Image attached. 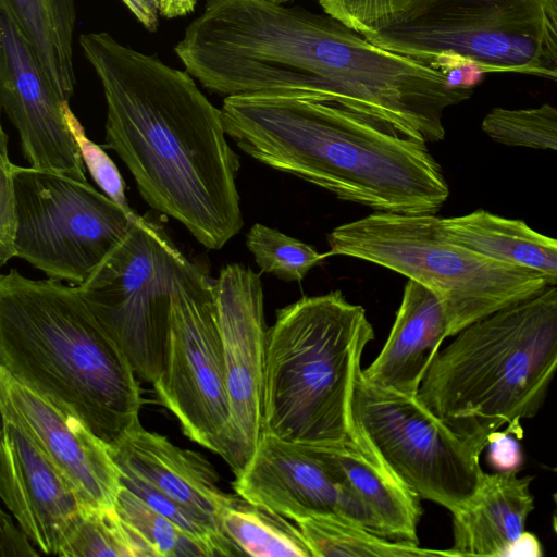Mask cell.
Wrapping results in <instances>:
<instances>
[{
  "mask_svg": "<svg viewBox=\"0 0 557 557\" xmlns=\"http://www.w3.org/2000/svg\"><path fill=\"white\" fill-rule=\"evenodd\" d=\"M174 51L202 87L224 97L332 102L426 143L445 137L444 111L473 92L325 12L267 0H207Z\"/></svg>",
  "mask_w": 557,
  "mask_h": 557,
  "instance_id": "6da1fadb",
  "label": "cell"
},
{
  "mask_svg": "<svg viewBox=\"0 0 557 557\" xmlns=\"http://www.w3.org/2000/svg\"><path fill=\"white\" fill-rule=\"evenodd\" d=\"M79 46L107 103L106 143L151 209L219 250L243 227L236 176L239 157L226 140L221 109L193 76L106 32Z\"/></svg>",
  "mask_w": 557,
  "mask_h": 557,
  "instance_id": "7a4b0ae2",
  "label": "cell"
},
{
  "mask_svg": "<svg viewBox=\"0 0 557 557\" xmlns=\"http://www.w3.org/2000/svg\"><path fill=\"white\" fill-rule=\"evenodd\" d=\"M227 136L249 157L375 211L436 214L449 196L426 141L332 102L224 97Z\"/></svg>",
  "mask_w": 557,
  "mask_h": 557,
  "instance_id": "3957f363",
  "label": "cell"
},
{
  "mask_svg": "<svg viewBox=\"0 0 557 557\" xmlns=\"http://www.w3.org/2000/svg\"><path fill=\"white\" fill-rule=\"evenodd\" d=\"M61 282L0 275V368L110 445L140 423L141 387L78 287Z\"/></svg>",
  "mask_w": 557,
  "mask_h": 557,
  "instance_id": "277c9868",
  "label": "cell"
},
{
  "mask_svg": "<svg viewBox=\"0 0 557 557\" xmlns=\"http://www.w3.org/2000/svg\"><path fill=\"white\" fill-rule=\"evenodd\" d=\"M557 375V286L478 320L438 350L418 399L481 453L541 409Z\"/></svg>",
  "mask_w": 557,
  "mask_h": 557,
  "instance_id": "5b68a950",
  "label": "cell"
},
{
  "mask_svg": "<svg viewBox=\"0 0 557 557\" xmlns=\"http://www.w3.org/2000/svg\"><path fill=\"white\" fill-rule=\"evenodd\" d=\"M373 338L363 307L341 290L280 308L267 335L261 433L302 445L348 440L352 387Z\"/></svg>",
  "mask_w": 557,
  "mask_h": 557,
  "instance_id": "8992f818",
  "label": "cell"
},
{
  "mask_svg": "<svg viewBox=\"0 0 557 557\" xmlns=\"http://www.w3.org/2000/svg\"><path fill=\"white\" fill-rule=\"evenodd\" d=\"M327 244L331 255L366 260L432 290L444 306L450 336L547 286L535 272L454 243L434 214L376 211L338 225Z\"/></svg>",
  "mask_w": 557,
  "mask_h": 557,
  "instance_id": "52a82bcc",
  "label": "cell"
},
{
  "mask_svg": "<svg viewBox=\"0 0 557 557\" xmlns=\"http://www.w3.org/2000/svg\"><path fill=\"white\" fill-rule=\"evenodd\" d=\"M547 0H414L362 35L442 70L472 65L557 82V39Z\"/></svg>",
  "mask_w": 557,
  "mask_h": 557,
  "instance_id": "ba28073f",
  "label": "cell"
},
{
  "mask_svg": "<svg viewBox=\"0 0 557 557\" xmlns=\"http://www.w3.org/2000/svg\"><path fill=\"white\" fill-rule=\"evenodd\" d=\"M189 262L158 218L138 214L122 240L77 286L144 382L153 384L162 371L172 287Z\"/></svg>",
  "mask_w": 557,
  "mask_h": 557,
  "instance_id": "9c48e42d",
  "label": "cell"
},
{
  "mask_svg": "<svg viewBox=\"0 0 557 557\" xmlns=\"http://www.w3.org/2000/svg\"><path fill=\"white\" fill-rule=\"evenodd\" d=\"M361 371L350 397L351 432L420 499L451 513L463 508L484 472L482 453L417 396L375 386Z\"/></svg>",
  "mask_w": 557,
  "mask_h": 557,
  "instance_id": "30bf717a",
  "label": "cell"
},
{
  "mask_svg": "<svg viewBox=\"0 0 557 557\" xmlns=\"http://www.w3.org/2000/svg\"><path fill=\"white\" fill-rule=\"evenodd\" d=\"M15 257L49 278L82 285L138 215L64 173L14 165Z\"/></svg>",
  "mask_w": 557,
  "mask_h": 557,
  "instance_id": "8fae6325",
  "label": "cell"
},
{
  "mask_svg": "<svg viewBox=\"0 0 557 557\" xmlns=\"http://www.w3.org/2000/svg\"><path fill=\"white\" fill-rule=\"evenodd\" d=\"M152 386L184 434L222 457L230 404L213 278L193 260L173 283L163 368Z\"/></svg>",
  "mask_w": 557,
  "mask_h": 557,
  "instance_id": "7c38bea8",
  "label": "cell"
},
{
  "mask_svg": "<svg viewBox=\"0 0 557 557\" xmlns=\"http://www.w3.org/2000/svg\"><path fill=\"white\" fill-rule=\"evenodd\" d=\"M230 404L223 460L235 476L255 454L262 430L268 327L260 275L239 263L213 280Z\"/></svg>",
  "mask_w": 557,
  "mask_h": 557,
  "instance_id": "4fadbf2b",
  "label": "cell"
},
{
  "mask_svg": "<svg viewBox=\"0 0 557 557\" xmlns=\"http://www.w3.org/2000/svg\"><path fill=\"white\" fill-rule=\"evenodd\" d=\"M232 486L243 498L295 522L327 517L384 536L343 474L310 445L261 433L253 456Z\"/></svg>",
  "mask_w": 557,
  "mask_h": 557,
  "instance_id": "5bb4252c",
  "label": "cell"
},
{
  "mask_svg": "<svg viewBox=\"0 0 557 557\" xmlns=\"http://www.w3.org/2000/svg\"><path fill=\"white\" fill-rule=\"evenodd\" d=\"M0 103L29 166L87 181L65 116L70 101L44 71L7 0H0Z\"/></svg>",
  "mask_w": 557,
  "mask_h": 557,
  "instance_id": "9a60e30c",
  "label": "cell"
},
{
  "mask_svg": "<svg viewBox=\"0 0 557 557\" xmlns=\"http://www.w3.org/2000/svg\"><path fill=\"white\" fill-rule=\"evenodd\" d=\"M0 412L15 418L66 478L84 512L114 509L121 473L108 445L76 414L0 368Z\"/></svg>",
  "mask_w": 557,
  "mask_h": 557,
  "instance_id": "2e32d148",
  "label": "cell"
},
{
  "mask_svg": "<svg viewBox=\"0 0 557 557\" xmlns=\"http://www.w3.org/2000/svg\"><path fill=\"white\" fill-rule=\"evenodd\" d=\"M0 496L41 554L60 556L84 513L73 487L12 416L1 412Z\"/></svg>",
  "mask_w": 557,
  "mask_h": 557,
  "instance_id": "e0dca14e",
  "label": "cell"
},
{
  "mask_svg": "<svg viewBox=\"0 0 557 557\" xmlns=\"http://www.w3.org/2000/svg\"><path fill=\"white\" fill-rule=\"evenodd\" d=\"M108 450L120 471L139 478L224 532L221 517L234 495L220 488L215 469L202 455L177 447L140 423L108 445Z\"/></svg>",
  "mask_w": 557,
  "mask_h": 557,
  "instance_id": "ac0fdd59",
  "label": "cell"
},
{
  "mask_svg": "<svg viewBox=\"0 0 557 557\" xmlns=\"http://www.w3.org/2000/svg\"><path fill=\"white\" fill-rule=\"evenodd\" d=\"M449 335L448 320L440 298L409 280L396 319L381 352L361 371L371 384L417 396L421 382Z\"/></svg>",
  "mask_w": 557,
  "mask_h": 557,
  "instance_id": "d6986e66",
  "label": "cell"
},
{
  "mask_svg": "<svg viewBox=\"0 0 557 557\" xmlns=\"http://www.w3.org/2000/svg\"><path fill=\"white\" fill-rule=\"evenodd\" d=\"M531 482V476L516 471H484L470 500L451 513L449 556H510L527 534V520L534 509Z\"/></svg>",
  "mask_w": 557,
  "mask_h": 557,
  "instance_id": "ffe728a7",
  "label": "cell"
},
{
  "mask_svg": "<svg viewBox=\"0 0 557 557\" xmlns=\"http://www.w3.org/2000/svg\"><path fill=\"white\" fill-rule=\"evenodd\" d=\"M310 446L343 474L379 521L384 537L418 544L420 498L397 481L354 433L341 443Z\"/></svg>",
  "mask_w": 557,
  "mask_h": 557,
  "instance_id": "44dd1931",
  "label": "cell"
},
{
  "mask_svg": "<svg viewBox=\"0 0 557 557\" xmlns=\"http://www.w3.org/2000/svg\"><path fill=\"white\" fill-rule=\"evenodd\" d=\"M443 234L456 244L492 259L530 270L557 286V238L531 228L524 221L483 209L437 218Z\"/></svg>",
  "mask_w": 557,
  "mask_h": 557,
  "instance_id": "7402d4cb",
  "label": "cell"
},
{
  "mask_svg": "<svg viewBox=\"0 0 557 557\" xmlns=\"http://www.w3.org/2000/svg\"><path fill=\"white\" fill-rule=\"evenodd\" d=\"M7 1L44 71L70 101L76 86L73 59L76 24L74 0Z\"/></svg>",
  "mask_w": 557,
  "mask_h": 557,
  "instance_id": "603a6c76",
  "label": "cell"
},
{
  "mask_svg": "<svg viewBox=\"0 0 557 557\" xmlns=\"http://www.w3.org/2000/svg\"><path fill=\"white\" fill-rule=\"evenodd\" d=\"M221 522L245 556L313 557L298 525L239 495L224 509Z\"/></svg>",
  "mask_w": 557,
  "mask_h": 557,
  "instance_id": "cb8c5ba5",
  "label": "cell"
},
{
  "mask_svg": "<svg viewBox=\"0 0 557 557\" xmlns=\"http://www.w3.org/2000/svg\"><path fill=\"white\" fill-rule=\"evenodd\" d=\"M313 557H423L449 556L446 550L422 548L394 541L351 522L315 517L296 522Z\"/></svg>",
  "mask_w": 557,
  "mask_h": 557,
  "instance_id": "d4e9b609",
  "label": "cell"
},
{
  "mask_svg": "<svg viewBox=\"0 0 557 557\" xmlns=\"http://www.w3.org/2000/svg\"><path fill=\"white\" fill-rule=\"evenodd\" d=\"M114 509L139 557H209L201 544L124 485L121 486Z\"/></svg>",
  "mask_w": 557,
  "mask_h": 557,
  "instance_id": "484cf974",
  "label": "cell"
},
{
  "mask_svg": "<svg viewBox=\"0 0 557 557\" xmlns=\"http://www.w3.org/2000/svg\"><path fill=\"white\" fill-rule=\"evenodd\" d=\"M246 246L262 272L286 282L302 281L311 269L332 256L261 223L250 227Z\"/></svg>",
  "mask_w": 557,
  "mask_h": 557,
  "instance_id": "4316f807",
  "label": "cell"
},
{
  "mask_svg": "<svg viewBox=\"0 0 557 557\" xmlns=\"http://www.w3.org/2000/svg\"><path fill=\"white\" fill-rule=\"evenodd\" d=\"M482 131L495 143L557 151V108H493L483 119Z\"/></svg>",
  "mask_w": 557,
  "mask_h": 557,
  "instance_id": "83f0119b",
  "label": "cell"
},
{
  "mask_svg": "<svg viewBox=\"0 0 557 557\" xmlns=\"http://www.w3.org/2000/svg\"><path fill=\"white\" fill-rule=\"evenodd\" d=\"M139 557L115 509L84 512L59 557Z\"/></svg>",
  "mask_w": 557,
  "mask_h": 557,
  "instance_id": "f1b7e54d",
  "label": "cell"
},
{
  "mask_svg": "<svg viewBox=\"0 0 557 557\" xmlns=\"http://www.w3.org/2000/svg\"><path fill=\"white\" fill-rule=\"evenodd\" d=\"M65 116L83 162L97 186L126 212L136 213L126 199V186L116 164L98 144L87 137L70 106L66 108Z\"/></svg>",
  "mask_w": 557,
  "mask_h": 557,
  "instance_id": "f546056e",
  "label": "cell"
},
{
  "mask_svg": "<svg viewBox=\"0 0 557 557\" xmlns=\"http://www.w3.org/2000/svg\"><path fill=\"white\" fill-rule=\"evenodd\" d=\"M323 11L358 33L379 28L414 0H315Z\"/></svg>",
  "mask_w": 557,
  "mask_h": 557,
  "instance_id": "4dcf8cb0",
  "label": "cell"
},
{
  "mask_svg": "<svg viewBox=\"0 0 557 557\" xmlns=\"http://www.w3.org/2000/svg\"><path fill=\"white\" fill-rule=\"evenodd\" d=\"M0 265L15 257L16 198L13 180L14 163L9 158V136L1 127L0 140Z\"/></svg>",
  "mask_w": 557,
  "mask_h": 557,
  "instance_id": "1f68e13d",
  "label": "cell"
},
{
  "mask_svg": "<svg viewBox=\"0 0 557 557\" xmlns=\"http://www.w3.org/2000/svg\"><path fill=\"white\" fill-rule=\"evenodd\" d=\"M0 517L1 557H34L41 554L36 552L27 534L13 523L9 515L1 511Z\"/></svg>",
  "mask_w": 557,
  "mask_h": 557,
  "instance_id": "d6a6232c",
  "label": "cell"
},
{
  "mask_svg": "<svg viewBox=\"0 0 557 557\" xmlns=\"http://www.w3.org/2000/svg\"><path fill=\"white\" fill-rule=\"evenodd\" d=\"M137 22L148 32L154 33L159 26V0H121Z\"/></svg>",
  "mask_w": 557,
  "mask_h": 557,
  "instance_id": "836d02e7",
  "label": "cell"
},
{
  "mask_svg": "<svg viewBox=\"0 0 557 557\" xmlns=\"http://www.w3.org/2000/svg\"><path fill=\"white\" fill-rule=\"evenodd\" d=\"M197 0H159L160 15L166 18L185 16L194 12Z\"/></svg>",
  "mask_w": 557,
  "mask_h": 557,
  "instance_id": "e575fe53",
  "label": "cell"
},
{
  "mask_svg": "<svg viewBox=\"0 0 557 557\" xmlns=\"http://www.w3.org/2000/svg\"><path fill=\"white\" fill-rule=\"evenodd\" d=\"M546 14L557 39V0H547Z\"/></svg>",
  "mask_w": 557,
  "mask_h": 557,
  "instance_id": "d590c367",
  "label": "cell"
},
{
  "mask_svg": "<svg viewBox=\"0 0 557 557\" xmlns=\"http://www.w3.org/2000/svg\"><path fill=\"white\" fill-rule=\"evenodd\" d=\"M553 500H554V504H555V509H554V513H553V522H552V524H553L554 533L557 536V492L554 493Z\"/></svg>",
  "mask_w": 557,
  "mask_h": 557,
  "instance_id": "8d00e7d4",
  "label": "cell"
},
{
  "mask_svg": "<svg viewBox=\"0 0 557 557\" xmlns=\"http://www.w3.org/2000/svg\"><path fill=\"white\" fill-rule=\"evenodd\" d=\"M267 1L275 3V4H285L288 1H293V0H267Z\"/></svg>",
  "mask_w": 557,
  "mask_h": 557,
  "instance_id": "74e56055",
  "label": "cell"
},
{
  "mask_svg": "<svg viewBox=\"0 0 557 557\" xmlns=\"http://www.w3.org/2000/svg\"><path fill=\"white\" fill-rule=\"evenodd\" d=\"M553 470H554V472L557 474V466H556V467H554V469H553Z\"/></svg>",
  "mask_w": 557,
  "mask_h": 557,
  "instance_id": "f35d334b",
  "label": "cell"
}]
</instances>
